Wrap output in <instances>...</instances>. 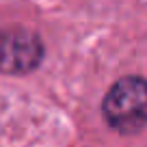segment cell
I'll return each instance as SVG.
<instances>
[{
    "instance_id": "1",
    "label": "cell",
    "mask_w": 147,
    "mask_h": 147,
    "mask_svg": "<svg viewBox=\"0 0 147 147\" xmlns=\"http://www.w3.org/2000/svg\"><path fill=\"white\" fill-rule=\"evenodd\" d=\"M106 125L123 136L141 134L147 123V84L143 76L119 78L102 100Z\"/></svg>"
},
{
    "instance_id": "2",
    "label": "cell",
    "mask_w": 147,
    "mask_h": 147,
    "mask_svg": "<svg viewBox=\"0 0 147 147\" xmlns=\"http://www.w3.org/2000/svg\"><path fill=\"white\" fill-rule=\"evenodd\" d=\"M46 46L28 28H0V74L26 76L43 63Z\"/></svg>"
}]
</instances>
